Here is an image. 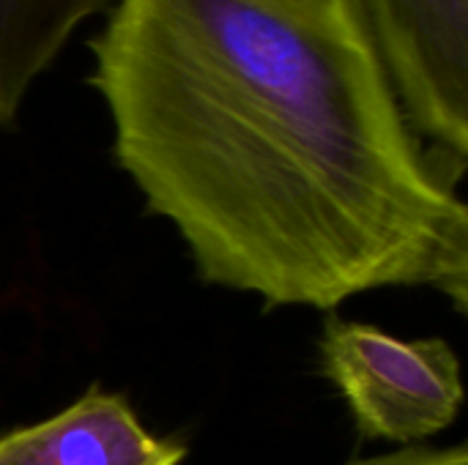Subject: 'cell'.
I'll return each mask as SVG.
<instances>
[{"mask_svg": "<svg viewBox=\"0 0 468 465\" xmlns=\"http://www.w3.org/2000/svg\"><path fill=\"white\" fill-rule=\"evenodd\" d=\"M184 458V444L154 436L121 395L99 386L0 436V465H181Z\"/></svg>", "mask_w": 468, "mask_h": 465, "instance_id": "cell-4", "label": "cell"}, {"mask_svg": "<svg viewBox=\"0 0 468 465\" xmlns=\"http://www.w3.org/2000/svg\"><path fill=\"white\" fill-rule=\"evenodd\" d=\"M343 465H468L466 447H403L387 455L354 458Z\"/></svg>", "mask_w": 468, "mask_h": 465, "instance_id": "cell-6", "label": "cell"}, {"mask_svg": "<svg viewBox=\"0 0 468 465\" xmlns=\"http://www.w3.org/2000/svg\"><path fill=\"white\" fill-rule=\"evenodd\" d=\"M110 0H0V126L16 121L69 38Z\"/></svg>", "mask_w": 468, "mask_h": 465, "instance_id": "cell-5", "label": "cell"}, {"mask_svg": "<svg viewBox=\"0 0 468 465\" xmlns=\"http://www.w3.org/2000/svg\"><path fill=\"white\" fill-rule=\"evenodd\" d=\"M90 55L121 170L206 282L310 310L433 288L466 310V206L348 0H115Z\"/></svg>", "mask_w": 468, "mask_h": 465, "instance_id": "cell-1", "label": "cell"}, {"mask_svg": "<svg viewBox=\"0 0 468 465\" xmlns=\"http://www.w3.org/2000/svg\"><path fill=\"white\" fill-rule=\"evenodd\" d=\"M324 375L337 386L362 439L420 447L461 414V362L444 340H400L378 326L329 318Z\"/></svg>", "mask_w": 468, "mask_h": 465, "instance_id": "cell-3", "label": "cell"}, {"mask_svg": "<svg viewBox=\"0 0 468 465\" xmlns=\"http://www.w3.org/2000/svg\"><path fill=\"white\" fill-rule=\"evenodd\" d=\"M400 110L455 186L468 159V0H348Z\"/></svg>", "mask_w": 468, "mask_h": 465, "instance_id": "cell-2", "label": "cell"}]
</instances>
